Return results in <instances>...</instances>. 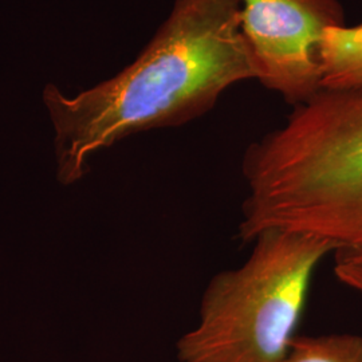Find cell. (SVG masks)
Instances as JSON below:
<instances>
[{
    "label": "cell",
    "instance_id": "obj_1",
    "mask_svg": "<svg viewBox=\"0 0 362 362\" xmlns=\"http://www.w3.org/2000/svg\"><path fill=\"white\" fill-rule=\"evenodd\" d=\"M240 8V0H175L155 37L115 77L74 97L47 85L42 98L55 130L59 182L81 180L101 149L187 124L235 83L255 79Z\"/></svg>",
    "mask_w": 362,
    "mask_h": 362
},
{
    "label": "cell",
    "instance_id": "obj_2",
    "mask_svg": "<svg viewBox=\"0 0 362 362\" xmlns=\"http://www.w3.org/2000/svg\"><path fill=\"white\" fill-rule=\"evenodd\" d=\"M239 239L308 233L362 257V91L322 89L250 145Z\"/></svg>",
    "mask_w": 362,
    "mask_h": 362
},
{
    "label": "cell",
    "instance_id": "obj_3",
    "mask_svg": "<svg viewBox=\"0 0 362 362\" xmlns=\"http://www.w3.org/2000/svg\"><path fill=\"white\" fill-rule=\"evenodd\" d=\"M239 267L208 284L199 321L176 344L181 362H281L298 336L318 264L330 240L269 230Z\"/></svg>",
    "mask_w": 362,
    "mask_h": 362
},
{
    "label": "cell",
    "instance_id": "obj_4",
    "mask_svg": "<svg viewBox=\"0 0 362 362\" xmlns=\"http://www.w3.org/2000/svg\"><path fill=\"white\" fill-rule=\"evenodd\" d=\"M240 30L255 79L288 104L322 90L325 31L345 25L337 0H240Z\"/></svg>",
    "mask_w": 362,
    "mask_h": 362
},
{
    "label": "cell",
    "instance_id": "obj_5",
    "mask_svg": "<svg viewBox=\"0 0 362 362\" xmlns=\"http://www.w3.org/2000/svg\"><path fill=\"white\" fill-rule=\"evenodd\" d=\"M321 64L322 89L362 91V23L327 28Z\"/></svg>",
    "mask_w": 362,
    "mask_h": 362
},
{
    "label": "cell",
    "instance_id": "obj_6",
    "mask_svg": "<svg viewBox=\"0 0 362 362\" xmlns=\"http://www.w3.org/2000/svg\"><path fill=\"white\" fill-rule=\"evenodd\" d=\"M281 362H362V337L297 336Z\"/></svg>",
    "mask_w": 362,
    "mask_h": 362
},
{
    "label": "cell",
    "instance_id": "obj_7",
    "mask_svg": "<svg viewBox=\"0 0 362 362\" xmlns=\"http://www.w3.org/2000/svg\"><path fill=\"white\" fill-rule=\"evenodd\" d=\"M336 276L344 285L362 296V257L349 252H336Z\"/></svg>",
    "mask_w": 362,
    "mask_h": 362
}]
</instances>
